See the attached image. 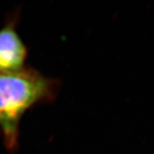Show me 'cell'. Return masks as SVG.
Masks as SVG:
<instances>
[{
    "label": "cell",
    "instance_id": "1",
    "mask_svg": "<svg viewBox=\"0 0 154 154\" xmlns=\"http://www.w3.org/2000/svg\"><path fill=\"white\" fill-rule=\"evenodd\" d=\"M59 87L57 79L29 67L0 73V131L11 154L18 148L19 122L24 113L34 105L53 101Z\"/></svg>",
    "mask_w": 154,
    "mask_h": 154
},
{
    "label": "cell",
    "instance_id": "2",
    "mask_svg": "<svg viewBox=\"0 0 154 154\" xmlns=\"http://www.w3.org/2000/svg\"><path fill=\"white\" fill-rule=\"evenodd\" d=\"M16 18L11 19L0 29V72H14L24 67L27 49L17 33Z\"/></svg>",
    "mask_w": 154,
    "mask_h": 154
},
{
    "label": "cell",
    "instance_id": "3",
    "mask_svg": "<svg viewBox=\"0 0 154 154\" xmlns=\"http://www.w3.org/2000/svg\"></svg>",
    "mask_w": 154,
    "mask_h": 154
}]
</instances>
